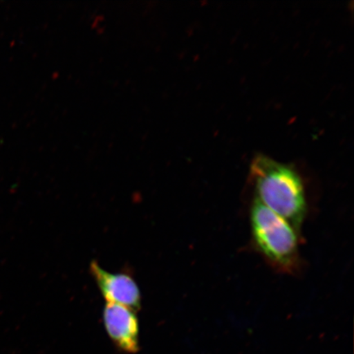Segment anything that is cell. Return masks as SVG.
Instances as JSON below:
<instances>
[{
  "label": "cell",
  "instance_id": "3957f363",
  "mask_svg": "<svg viewBox=\"0 0 354 354\" xmlns=\"http://www.w3.org/2000/svg\"><path fill=\"white\" fill-rule=\"evenodd\" d=\"M103 319L109 338L119 351L128 354L139 352V320L134 310L108 303L104 308Z\"/></svg>",
  "mask_w": 354,
  "mask_h": 354
},
{
  "label": "cell",
  "instance_id": "277c9868",
  "mask_svg": "<svg viewBox=\"0 0 354 354\" xmlns=\"http://www.w3.org/2000/svg\"><path fill=\"white\" fill-rule=\"evenodd\" d=\"M91 272L108 303L122 305L134 311L140 308V288L130 275L109 272L96 262L91 263Z\"/></svg>",
  "mask_w": 354,
  "mask_h": 354
},
{
  "label": "cell",
  "instance_id": "7a4b0ae2",
  "mask_svg": "<svg viewBox=\"0 0 354 354\" xmlns=\"http://www.w3.org/2000/svg\"><path fill=\"white\" fill-rule=\"evenodd\" d=\"M252 239L257 251L277 271L295 274L301 268L298 232L257 199L250 209Z\"/></svg>",
  "mask_w": 354,
  "mask_h": 354
},
{
  "label": "cell",
  "instance_id": "6da1fadb",
  "mask_svg": "<svg viewBox=\"0 0 354 354\" xmlns=\"http://www.w3.org/2000/svg\"><path fill=\"white\" fill-rule=\"evenodd\" d=\"M255 199L281 216L299 233L308 214L302 177L290 165L259 155L250 166Z\"/></svg>",
  "mask_w": 354,
  "mask_h": 354
}]
</instances>
